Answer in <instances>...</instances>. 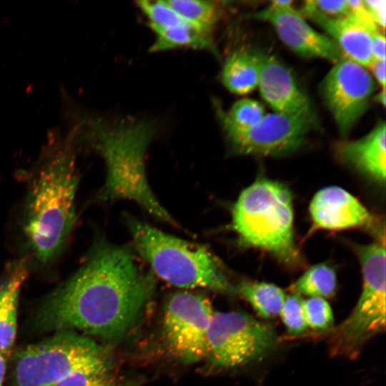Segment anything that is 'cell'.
<instances>
[{"mask_svg": "<svg viewBox=\"0 0 386 386\" xmlns=\"http://www.w3.org/2000/svg\"><path fill=\"white\" fill-rule=\"evenodd\" d=\"M236 292L264 319L279 315L286 297L279 287L264 282H242Z\"/></svg>", "mask_w": 386, "mask_h": 386, "instance_id": "d6986e66", "label": "cell"}, {"mask_svg": "<svg viewBox=\"0 0 386 386\" xmlns=\"http://www.w3.org/2000/svg\"><path fill=\"white\" fill-rule=\"evenodd\" d=\"M337 153L347 164L379 182H384L386 167V126L379 122L365 136L340 142Z\"/></svg>", "mask_w": 386, "mask_h": 386, "instance_id": "2e32d148", "label": "cell"}, {"mask_svg": "<svg viewBox=\"0 0 386 386\" xmlns=\"http://www.w3.org/2000/svg\"><path fill=\"white\" fill-rule=\"evenodd\" d=\"M370 68L375 79L385 89V60L374 61Z\"/></svg>", "mask_w": 386, "mask_h": 386, "instance_id": "4dcf8cb0", "label": "cell"}, {"mask_svg": "<svg viewBox=\"0 0 386 386\" xmlns=\"http://www.w3.org/2000/svg\"><path fill=\"white\" fill-rule=\"evenodd\" d=\"M156 39L152 51H160L180 47L211 49L210 34L203 33L190 25H180L167 28L152 29Z\"/></svg>", "mask_w": 386, "mask_h": 386, "instance_id": "ffe728a7", "label": "cell"}, {"mask_svg": "<svg viewBox=\"0 0 386 386\" xmlns=\"http://www.w3.org/2000/svg\"><path fill=\"white\" fill-rule=\"evenodd\" d=\"M129 227L136 249L163 280L181 288L236 292L219 262L204 247L135 219L129 222Z\"/></svg>", "mask_w": 386, "mask_h": 386, "instance_id": "5b68a950", "label": "cell"}, {"mask_svg": "<svg viewBox=\"0 0 386 386\" xmlns=\"http://www.w3.org/2000/svg\"><path fill=\"white\" fill-rule=\"evenodd\" d=\"M148 295V281L127 247L102 244L39 308L41 332L79 330L107 340L134 325Z\"/></svg>", "mask_w": 386, "mask_h": 386, "instance_id": "6da1fadb", "label": "cell"}, {"mask_svg": "<svg viewBox=\"0 0 386 386\" xmlns=\"http://www.w3.org/2000/svg\"><path fill=\"white\" fill-rule=\"evenodd\" d=\"M293 223L292 194L284 184L267 179L243 190L232 210L233 227L244 244L290 265L300 261Z\"/></svg>", "mask_w": 386, "mask_h": 386, "instance_id": "3957f363", "label": "cell"}, {"mask_svg": "<svg viewBox=\"0 0 386 386\" xmlns=\"http://www.w3.org/2000/svg\"><path fill=\"white\" fill-rule=\"evenodd\" d=\"M54 386H124L113 369L75 373Z\"/></svg>", "mask_w": 386, "mask_h": 386, "instance_id": "83f0119b", "label": "cell"}, {"mask_svg": "<svg viewBox=\"0 0 386 386\" xmlns=\"http://www.w3.org/2000/svg\"><path fill=\"white\" fill-rule=\"evenodd\" d=\"M376 84L365 67L347 59L335 63L321 84L324 102L342 134L366 111Z\"/></svg>", "mask_w": 386, "mask_h": 386, "instance_id": "8fae6325", "label": "cell"}, {"mask_svg": "<svg viewBox=\"0 0 386 386\" xmlns=\"http://www.w3.org/2000/svg\"><path fill=\"white\" fill-rule=\"evenodd\" d=\"M224 131L239 154L278 156L297 149L314 126V112L294 114H265L255 125L242 128L229 122L219 112Z\"/></svg>", "mask_w": 386, "mask_h": 386, "instance_id": "30bf717a", "label": "cell"}, {"mask_svg": "<svg viewBox=\"0 0 386 386\" xmlns=\"http://www.w3.org/2000/svg\"><path fill=\"white\" fill-rule=\"evenodd\" d=\"M78 182L73 154L64 148L46 160L30 185L22 229L34 255L43 264L59 254L75 224Z\"/></svg>", "mask_w": 386, "mask_h": 386, "instance_id": "7a4b0ae2", "label": "cell"}, {"mask_svg": "<svg viewBox=\"0 0 386 386\" xmlns=\"http://www.w3.org/2000/svg\"><path fill=\"white\" fill-rule=\"evenodd\" d=\"M277 345V332L269 323L240 312H214L206 358L214 367L235 368L261 361Z\"/></svg>", "mask_w": 386, "mask_h": 386, "instance_id": "ba28073f", "label": "cell"}, {"mask_svg": "<svg viewBox=\"0 0 386 386\" xmlns=\"http://www.w3.org/2000/svg\"><path fill=\"white\" fill-rule=\"evenodd\" d=\"M385 36L379 29L372 39V55L374 61L385 60Z\"/></svg>", "mask_w": 386, "mask_h": 386, "instance_id": "f546056e", "label": "cell"}, {"mask_svg": "<svg viewBox=\"0 0 386 386\" xmlns=\"http://www.w3.org/2000/svg\"><path fill=\"white\" fill-rule=\"evenodd\" d=\"M214 311L209 300L189 292L173 294L166 302L163 339L169 352L184 363L207 357V337Z\"/></svg>", "mask_w": 386, "mask_h": 386, "instance_id": "9c48e42d", "label": "cell"}, {"mask_svg": "<svg viewBox=\"0 0 386 386\" xmlns=\"http://www.w3.org/2000/svg\"><path fill=\"white\" fill-rule=\"evenodd\" d=\"M313 228L341 230L369 224L372 217L352 194L339 187L318 191L310 204Z\"/></svg>", "mask_w": 386, "mask_h": 386, "instance_id": "9a60e30c", "label": "cell"}, {"mask_svg": "<svg viewBox=\"0 0 386 386\" xmlns=\"http://www.w3.org/2000/svg\"><path fill=\"white\" fill-rule=\"evenodd\" d=\"M6 358L0 353V386H4V379L6 374Z\"/></svg>", "mask_w": 386, "mask_h": 386, "instance_id": "1f68e13d", "label": "cell"}, {"mask_svg": "<svg viewBox=\"0 0 386 386\" xmlns=\"http://www.w3.org/2000/svg\"><path fill=\"white\" fill-rule=\"evenodd\" d=\"M259 71V53L236 51L227 58L221 72V80L229 91L244 95L257 87Z\"/></svg>", "mask_w": 386, "mask_h": 386, "instance_id": "ac0fdd59", "label": "cell"}, {"mask_svg": "<svg viewBox=\"0 0 386 386\" xmlns=\"http://www.w3.org/2000/svg\"><path fill=\"white\" fill-rule=\"evenodd\" d=\"M304 17L314 22L322 19H335L351 14V9L346 1L310 0L305 1L299 11Z\"/></svg>", "mask_w": 386, "mask_h": 386, "instance_id": "484cf974", "label": "cell"}, {"mask_svg": "<svg viewBox=\"0 0 386 386\" xmlns=\"http://www.w3.org/2000/svg\"><path fill=\"white\" fill-rule=\"evenodd\" d=\"M351 14L335 19L315 21L339 46L346 59L370 67L374 62L372 39L380 27L369 15L364 1L350 0Z\"/></svg>", "mask_w": 386, "mask_h": 386, "instance_id": "4fadbf2b", "label": "cell"}, {"mask_svg": "<svg viewBox=\"0 0 386 386\" xmlns=\"http://www.w3.org/2000/svg\"><path fill=\"white\" fill-rule=\"evenodd\" d=\"M167 4L189 25L210 34L218 20L219 6L213 1L199 0H167Z\"/></svg>", "mask_w": 386, "mask_h": 386, "instance_id": "7402d4cb", "label": "cell"}, {"mask_svg": "<svg viewBox=\"0 0 386 386\" xmlns=\"http://www.w3.org/2000/svg\"><path fill=\"white\" fill-rule=\"evenodd\" d=\"M137 4L147 17L151 29L189 25L166 1H139Z\"/></svg>", "mask_w": 386, "mask_h": 386, "instance_id": "603a6c76", "label": "cell"}, {"mask_svg": "<svg viewBox=\"0 0 386 386\" xmlns=\"http://www.w3.org/2000/svg\"><path fill=\"white\" fill-rule=\"evenodd\" d=\"M374 97H375L374 100L375 102L385 106V89H382V90L378 94H377Z\"/></svg>", "mask_w": 386, "mask_h": 386, "instance_id": "d6a6232c", "label": "cell"}, {"mask_svg": "<svg viewBox=\"0 0 386 386\" xmlns=\"http://www.w3.org/2000/svg\"><path fill=\"white\" fill-rule=\"evenodd\" d=\"M362 287L351 313L330 330V354L353 360L373 337L385 330V256L376 250L359 257Z\"/></svg>", "mask_w": 386, "mask_h": 386, "instance_id": "52a82bcc", "label": "cell"}, {"mask_svg": "<svg viewBox=\"0 0 386 386\" xmlns=\"http://www.w3.org/2000/svg\"><path fill=\"white\" fill-rule=\"evenodd\" d=\"M219 110L229 122L242 128L257 124L265 115L263 106L251 99L237 101L228 112Z\"/></svg>", "mask_w": 386, "mask_h": 386, "instance_id": "cb8c5ba5", "label": "cell"}, {"mask_svg": "<svg viewBox=\"0 0 386 386\" xmlns=\"http://www.w3.org/2000/svg\"><path fill=\"white\" fill-rule=\"evenodd\" d=\"M26 276V264L20 262L14 264L0 282V353L6 358L14 345L19 297Z\"/></svg>", "mask_w": 386, "mask_h": 386, "instance_id": "e0dca14e", "label": "cell"}, {"mask_svg": "<svg viewBox=\"0 0 386 386\" xmlns=\"http://www.w3.org/2000/svg\"><path fill=\"white\" fill-rule=\"evenodd\" d=\"M337 287L336 274L327 264H315L306 270L291 286L292 293L307 297L329 298Z\"/></svg>", "mask_w": 386, "mask_h": 386, "instance_id": "44dd1931", "label": "cell"}, {"mask_svg": "<svg viewBox=\"0 0 386 386\" xmlns=\"http://www.w3.org/2000/svg\"><path fill=\"white\" fill-rule=\"evenodd\" d=\"M258 86L274 112L294 114L312 112L310 99L291 71L272 54H260Z\"/></svg>", "mask_w": 386, "mask_h": 386, "instance_id": "5bb4252c", "label": "cell"}, {"mask_svg": "<svg viewBox=\"0 0 386 386\" xmlns=\"http://www.w3.org/2000/svg\"><path fill=\"white\" fill-rule=\"evenodd\" d=\"M97 126V147L107 171L102 197L133 200L153 216L174 224L146 177L144 156L153 134L152 127L140 121L124 122L112 128Z\"/></svg>", "mask_w": 386, "mask_h": 386, "instance_id": "277c9868", "label": "cell"}, {"mask_svg": "<svg viewBox=\"0 0 386 386\" xmlns=\"http://www.w3.org/2000/svg\"><path fill=\"white\" fill-rule=\"evenodd\" d=\"M303 310L308 328L317 331H330L333 328V312L325 299L308 297L304 300Z\"/></svg>", "mask_w": 386, "mask_h": 386, "instance_id": "d4e9b609", "label": "cell"}, {"mask_svg": "<svg viewBox=\"0 0 386 386\" xmlns=\"http://www.w3.org/2000/svg\"><path fill=\"white\" fill-rule=\"evenodd\" d=\"M366 9L373 20L379 26L384 29L385 27V1H370L365 0Z\"/></svg>", "mask_w": 386, "mask_h": 386, "instance_id": "f1b7e54d", "label": "cell"}, {"mask_svg": "<svg viewBox=\"0 0 386 386\" xmlns=\"http://www.w3.org/2000/svg\"><path fill=\"white\" fill-rule=\"evenodd\" d=\"M113 369L108 350L73 330H60L15 355L13 386H54L69 376Z\"/></svg>", "mask_w": 386, "mask_h": 386, "instance_id": "8992f818", "label": "cell"}, {"mask_svg": "<svg viewBox=\"0 0 386 386\" xmlns=\"http://www.w3.org/2000/svg\"><path fill=\"white\" fill-rule=\"evenodd\" d=\"M255 16L269 23L281 41L300 56L335 64L346 59L331 38L314 29L293 6L278 8L269 4Z\"/></svg>", "mask_w": 386, "mask_h": 386, "instance_id": "7c38bea8", "label": "cell"}, {"mask_svg": "<svg viewBox=\"0 0 386 386\" xmlns=\"http://www.w3.org/2000/svg\"><path fill=\"white\" fill-rule=\"evenodd\" d=\"M304 299L300 295L292 293L286 295L279 315L289 334L300 335L307 329L304 310Z\"/></svg>", "mask_w": 386, "mask_h": 386, "instance_id": "4316f807", "label": "cell"}]
</instances>
